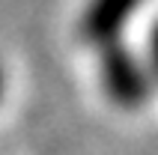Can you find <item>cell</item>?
Wrapping results in <instances>:
<instances>
[{
	"label": "cell",
	"instance_id": "1",
	"mask_svg": "<svg viewBox=\"0 0 158 155\" xmlns=\"http://www.w3.org/2000/svg\"><path fill=\"white\" fill-rule=\"evenodd\" d=\"M98 84L107 102L116 104L119 111H140L155 90V81L143 57H137L123 42H114L98 51Z\"/></svg>",
	"mask_w": 158,
	"mask_h": 155
},
{
	"label": "cell",
	"instance_id": "4",
	"mask_svg": "<svg viewBox=\"0 0 158 155\" xmlns=\"http://www.w3.org/2000/svg\"><path fill=\"white\" fill-rule=\"evenodd\" d=\"M0 98H3V66H0Z\"/></svg>",
	"mask_w": 158,
	"mask_h": 155
},
{
	"label": "cell",
	"instance_id": "2",
	"mask_svg": "<svg viewBox=\"0 0 158 155\" xmlns=\"http://www.w3.org/2000/svg\"><path fill=\"white\" fill-rule=\"evenodd\" d=\"M140 3L143 0H87L81 21H78L81 42L96 48V51L119 42L125 24L134 18Z\"/></svg>",
	"mask_w": 158,
	"mask_h": 155
},
{
	"label": "cell",
	"instance_id": "3",
	"mask_svg": "<svg viewBox=\"0 0 158 155\" xmlns=\"http://www.w3.org/2000/svg\"><path fill=\"white\" fill-rule=\"evenodd\" d=\"M143 63L149 69L152 81L158 84V21L149 27V36H146V54H143Z\"/></svg>",
	"mask_w": 158,
	"mask_h": 155
}]
</instances>
